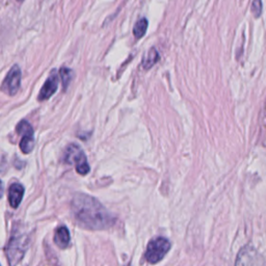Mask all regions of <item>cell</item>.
<instances>
[{"label": "cell", "instance_id": "10", "mask_svg": "<svg viewBox=\"0 0 266 266\" xmlns=\"http://www.w3.org/2000/svg\"><path fill=\"white\" fill-rule=\"evenodd\" d=\"M71 236L70 232L67 227L61 225V227L58 228L54 233V243L60 248H67L70 245Z\"/></svg>", "mask_w": 266, "mask_h": 266}, {"label": "cell", "instance_id": "4", "mask_svg": "<svg viewBox=\"0 0 266 266\" xmlns=\"http://www.w3.org/2000/svg\"><path fill=\"white\" fill-rule=\"evenodd\" d=\"M170 240L164 237H156L149 241L144 258L150 264H156L165 257L171 249Z\"/></svg>", "mask_w": 266, "mask_h": 266}, {"label": "cell", "instance_id": "9", "mask_svg": "<svg viewBox=\"0 0 266 266\" xmlns=\"http://www.w3.org/2000/svg\"><path fill=\"white\" fill-rule=\"evenodd\" d=\"M24 196V187L20 183H13L9 189V202L12 208H18Z\"/></svg>", "mask_w": 266, "mask_h": 266}, {"label": "cell", "instance_id": "12", "mask_svg": "<svg viewBox=\"0 0 266 266\" xmlns=\"http://www.w3.org/2000/svg\"><path fill=\"white\" fill-rule=\"evenodd\" d=\"M148 29V20L146 18H141L138 22L135 23L133 27V35L135 38L141 39L146 34Z\"/></svg>", "mask_w": 266, "mask_h": 266}, {"label": "cell", "instance_id": "2", "mask_svg": "<svg viewBox=\"0 0 266 266\" xmlns=\"http://www.w3.org/2000/svg\"><path fill=\"white\" fill-rule=\"evenodd\" d=\"M29 238L25 232L15 229L5 247V255L11 266H16L25 255Z\"/></svg>", "mask_w": 266, "mask_h": 266}, {"label": "cell", "instance_id": "1", "mask_svg": "<svg viewBox=\"0 0 266 266\" xmlns=\"http://www.w3.org/2000/svg\"><path fill=\"white\" fill-rule=\"evenodd\" d=\"M71 212L77 224L88 230H105L116 223V217L86 193H75L71 201Z\"/></svg>", "mask_w": 266, "mask_h": 266}, {"label": "cell", "instance_id": "11", "mask_svg": "<svg viewBox=\"0 0 266 266\" xmlns=\"http://www.w3.org/2000/svg\"><path fill=\"white\" fill-rule=\"evenodd\" d=\"M159 61V53L158 51L155 49V48H151V49L148 51L147 55L143 56V67L144 69H150L152 68L154 64Z\"/></svg>", "mask_w": 266, "mask_h": 266}, {"label": "cell", "instance_id": "3", "mask_svg": "<svg viewBox=\"0 0 266 266\" xmlns=\"http://www.w3.org/2000/svg\"><path fill=\"white\" fill-rule=\"evenodd\" d=\"M63 161L68 164L75 165L76 172L82 176L88 174L91 171L83 150L76 143H70L64 150Z\"/></svg>", "mask_w": 266, "mask_h": 266}, {"label": "cell", "instance_id": "14", "mask_svg": "<svg viewBox=\"0 0 266 266\" xmlns=\"http://www.w3.org/2000/svg\"><path fill=\"white\" fill-rule=\"evenodd\" d=\"M252 12L254 13L255 17L258 18L262 13V2L259 1V0H256L252 3Z\"/></svg>", "mask_w": 266, "mask_h": 266}, {"label": "cell", "instance_id": "13", "mask_svg": "<svg viewBox=\"0 0 266 266\" xmlns=\"http://www.w3.org/2000/svg\"><path fill=\"white\" fill-rule=\"evenodd\" d=\"M60 76L61 78L63 90H66V88L69 86L72 78H73V71H72L70 68L61 67L60 69Z\"/></svg>", "mask_w": 266, "mask_h": 266}, {"label": "cell", "instance_id": "15", "mask_svg": "<svg viewBox=\"0 0 266 266\" xmlns=\"http://www.w3.org/2000/svg\"><path fill=\"white\" fill-rule=\"evenodd\" d=\"M2 192H3V183L1 180H0V198H1L2 196Z\"/></svg>", "mask_w": 266, "mask_h": 266}, {"label": "cell", "instance_id": "8", "mask_svg": "<svg viewBox=\"0 0 266 266\" xmlns=\"http://www.w3.org/2000/svg\"><path fill=\"white\" fill-rule=\"evenodd\" d=\"M59 88V74L56 73V71H52L50 76L47 78L44 85L42 86L41 91L39 93L38 100L39 101H45L52 97L55 92Z\"/></svg>", "mask_w": 266, "mask_h": 266}, {"label": "cell", "instance_id": "7", "mask_svg": "<svg viewBox=\"0 0 266 266\" xmlns=\"http://www.w3.org/2000/svg\"><path fill=\"white\" fill-rule=\"evenodd\" d=\"M259 261L260 257L256 249L252 246H246L239 251L235 266H259Z\"/></svg>", "mask_w": 266, "mask_h": 266}, {"label": "cell", "instance_id": "5", "mask_svg": "<svg viewBox=\"0 0 266 266\" xmlns=\"http://www.w3.org/2000/svg\"><path fill=\"white\" fill-rule=\"evenodd\" d=\"M17 132L21 135L20 149L24 154H29L35 147L34 129L27 121L23 120L17 126Z\"/></svg>", "mask_w": 266, "mask_h": 266}, {"label": "cell", "instance_id": "6", "mask_svg": "<svg viewBox=\"0 0 266 266\" xmlns=\"http://www.w3.org/2000/svg\"><path fill=\"white\" fill-rule=\"evenodd\" d=\"M21 75L22 73L19 66L15 64L3 79L0 90L9 96H14L17 94L21 85Z\"/></svg>", "mask_w": 266, "mask_h": 266}]
</instances>
